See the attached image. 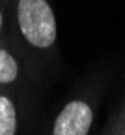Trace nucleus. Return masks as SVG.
Returning <instances> with one entry per match:
<instances>
[{
    "label": "nucleus",
    "mask_w": 125,
    "mask_h": 135,
    "mask_svg": "<svg viewBox=\"0 0 125 135\" xmlns=\"http://www.w3.org/2000/svg\"><path fill=\"white\" fill-rule=\"evenodd\" d=\"M15 21L23 41L39 53H49L56 45L58 25L49 0H17Z\"/></svg>",
    "instance_id": "nucleus-1"
},
{
    "label": "nucleus",
    "mask_w": 125,
    "mask_h": 135,
    "mask_svg": "<svg viewBox=\"0 0 125 135\" xmlns=\"http://www.w3.org/2000/svg\"><path fill=\"white\" fill-rule=\"evenodd\" d=\"M93 126V109L86 99H71L52 122L50 135H88Z\"/></svg>",
    "instance_id": "nucleus-2"
},
{
    "label": "nucleus",
    "mask_w": 125,
    "mask_h": 135,
    "mask_svg": "<svg viewBox=\"0 0 125 135\" xmlns=\"http://www.w3.org/2000/svg\"><path fill=\"white\" fill-rule=\"evenodd\" d=\"M19 131V111L13 98L0 88V135H17Z\"/></svg>",
    "instance_id": "nucleus-3"
},
{
    "label": "nucleus",
    "mask_w": 125,
    "mask_h": 135,
    "mask_svg": "<svg viewBox=\"0 0 125 135\" xmlns=\"http://www.w3.org/2000/svg\"><path fill=\"white\" fill-rule=\"evenodd\" d=\"M4 30V6L0 4V34Z\"/></svg>",
    "instance_id": "nucleus-5"
},
{
    "label": "nucleus",
    "mask_w": 125,
    "mask_h": 135,
    "mask_svg": "<svg viewBox=\"0 0 125 135\" xmlns=\"http://www.w3.org/2000/svg\"><path fill=\"white\" fill-rule=\"evenodd\" d=\"M21 77V64L17 56L4 45H0V88L17 83Z\"/></svg>",
    "instance_id": "nucleus-4"
}]
</instances>
